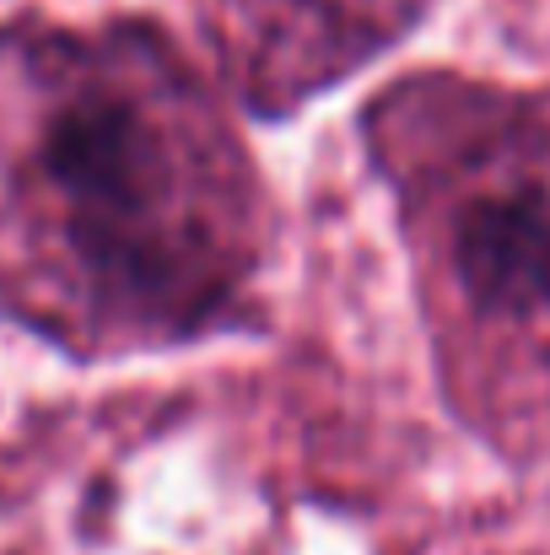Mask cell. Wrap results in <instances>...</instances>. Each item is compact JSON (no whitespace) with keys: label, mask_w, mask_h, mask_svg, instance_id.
Returning <instances> with one entry per match:
<instances>
[{"label":"cell","mask_w":550,"mask_h":555,"mask_svg":"<svg viewBox=\"0 0 550 555\" xmlns=\"http://www.w3.org/2000/svg\"><path fill=\"white\" fill-rule=\"evenodd\" d=\"M194 141L183 92L136 38L71 54L38 130V199L87 275L141 313H189L216 286Z\"/></svg>","instance_id":"1"},{"label":"cell","mask_w":550,"mask_h":555,"mask_svg":"<svg viewBox=\"0 0 550 555\" xmlns=\"http://www.w3.org/2000/svg\"><path fill=\"white\" fill-rule=\"evenodd\" d=\"M448 275L475 319L502 330L550 324V168L508 163L448 216Z\"/></svg>","instance_id":"2"},{"label":"cell","mask_w":550,"mask_h":555,"mask_svg":"<svg viewBox=\"0 0 550 555\" xmlns=\"http://www.w3.org/2000/svg\"><path fill=\"white\" fill-rule=\"evenodd\" d=\"M248 33L270 54L297 49V60L346 65L372 43L394 38V27L415 11V0H227Z\"/></svg>","instance_id":"3"}]
</instances>
